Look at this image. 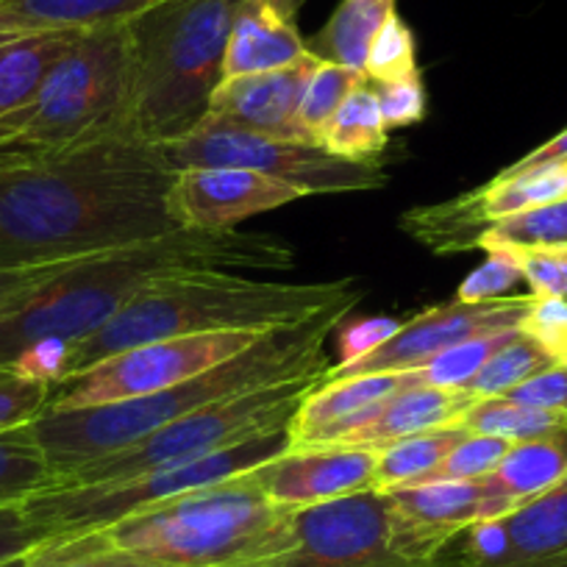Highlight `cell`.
Segmentation results:
<instances>
[{"label": "cell", "instance_id": "cell-34", "mask_svg": "<svg viewBox=\"0 0 567 567\" xmlns=\"http://www.w3.org/2000/svg\"><path fill=\"white\" fill-rule=\"evenodd\" d=\"M515 443H506V440L498 437H487V434H471L445 456L443 465L437 467L434 473L423 478V482H467V478H484L501 465L509 449ZM420 484V482H417Z\"/></svg>", "mask_w": 567, "mask_h": 567}, {"label": "cell", "instance_id": "cell-24", "mask_svg": "<svg viewBox=\"0 0 567 567\" xmlns=\"http://www.w3.org/2000/svg\"><path fill=\"white\" fill-rule=\"evenodd\" d=\"M318 145L331 156L359 165H379L386 148V125L381 114L379 92L370 81L359 84L342 101L334 117L318 134Z\"/></svg>", "mask_w": 567, "mask_h": 567}, {"label": "cell", "instance_id": "cell-44", "mask_svg": "<svg viewBox=\"0 0 567 567\" xmlns=\"http://www.w3.org/2000/svg\"><path fill=\"white\" fill-rule=\"evenodd\" d=\"M559 159H567V128L559 131V134L554 136V140L543 142L539 148L528 151L523 159H517L515 165L504 167L501 173H506V176H512V173H523V171H532V167H543V165H550V162H559Z\"/></svg>", "mask_w": 567, "mask_h": 567}, {"label": "cell", "instance_id": "cell-25", "mask_svg": "<svg viewBox=\"0 0 567 567\" xmlns=\"http://www.w3.org/2000/svg\"><path fill=\"white\" fill-rule=\"evenodd\" d=\"M390 14H395V0H342L320 34L307 42L309 51L323 62L364 73L370 45Z\"/></svg>", "mask_w": 567, "mask_h": 567}, {"label": "cell", "instance_id": "cell-17", "mask_svg": "<svg viewBox=\"0 0 567 567\" xmlns=\"http://www.w3.org/2000/svg\"><path fill=\"white\" fill-rule=\"evenodd\" d=\"M375 465H379V451L334 445V449L287 451L278 460L250 471V476L272 504L303 509L370 489L375 482Z\"/></svg>", "mask_w": 567, "mask_h": 567}, {"label": "cell", "instance_id": "cell-4", "mask_svg": "<svg viewBox=\"0 0 567 567\" xmlns=\"http://www.w3.org/2000/svg\"><path fill=\"white\" fill-rule=\"evenodd\" d=\"M359 298L362 292L353 290L351 281L276 284L245 278L239 272L176 278L136 296L95 334L70 346L64 379L142 342L215 331L287 329L329 307Z\"/></svg>", "mask_w": 567, "mask_h": 567}, {"label": "cell", "instance_id": "cell-9", "mask_svg": "<svg viewBox=\"0 0 567 567\" xmlns=\"http://www.w3.org/2000/svg\"><path fill=\"white\" fill-rule=\"evenodd\" d=\"M326 379L329 375H303V379L281 381V384L209 403L187 417L162 425L159 432L148 434L117 454L97 456V460L64 473L53 487L123 482V478L142 476V473L159 471V467L184 465V462L200 460L215 451L231 449L261 432L284 429V425H290L303 398Z\"/></svg>", "mask_w": 567, "mask_h": 567}, {"label": "cell", "instance_id": "cell-22", "mask_svg": "<svg viewBox=\"0 0 567 567\" xmlns=\"http://www.w3.org/2000/svg\"><path fill=\"white\" fill-rule=\"evenodd\" d=\"M484 478L506 515L543 495L567 478V423L543 437L515 443L501 465Z\"/></svg>", "mask_w": 567, "mask_h": 567}, {"label": "cell", "instance_id": "cell-40", "mask_svg": "<svg viewBox=\"0 0 567 567\" xmlns=\"http://www.w3.org/2000/svg\"><path fill=\"white\" fill-rule=\"evenodd\" d=\"M501 398H509V401L526 403V406L534 409H545V412L567 414V364H550V368L539 370L537 375L526 379Z\"/></svg>", "mask_w": 567, "mask_h": 567}, {"label": "cell", "instance_id": "cell-10", "mask_svg": "<svg viewBox=\"0 0 567 567\" xmlns=\"http://www.w3.org/2000/svg\"><path fill=\"white\" fill-rule=\"evenodd\" d=\"M434 548L384 489H359L296 509L292 545L270 567H423Z\"/></svg>", "mask_w": 567, "mask_h": 567}, {"label": "cell", "instance_id": "cell-15", "mask_svg": "<svg viewBox=\"0 0 567 567\" xmlns=\"http://www.w3.org/2000/svg\"><path fill=\"white\" fill-rule=\"evenodd\" d=\"M307 198L298 187L234 167H193L173 173L167 212L178 228L228 231L248 217Z\"/></svg>", "mask_w": 567, "mask_h": 567}, {"label": "cell", "instance_id": "cell-16", "mask_svg": "<svg viewBox=\"0 0 567 567\" xmlns=\"http://www.w3.org/2000/svg\"><path fill=\"white\" fill-rule=\"evenodd\" d=\"M320 62L323 59L309 51L287 68L223 79L212 92L209 112L204 120L254 131L272 140L309 142L298 123V106Z\"/></svg>", "mask_w": 567, "mask_h": 567}, {"label": "cell", "instance_id": "cell-13", "mask_svg": "<svg viewBox=\"0 0 567 567\" xmlns=\"http://www.w3.org/2000/svg\"><path fill=\"white\" fill-rule=\"evenodd\" d=\"M534 296L495 298L484 303H445L420 312L409 323L398 326L390 337L364 351L362 357L348 359L331 368L329 379H348V375H375V373H406L420 370L440 353L476 340L484 334L520 329L526 320Z\"/></svg>", "mask_w": 567, "mask_h": 567}, {"label": "cell", "instance_id": "cell-18", "mask_svg": "<svg viewBox=\"0 0 567 567\" xmlns=\"http://www.w3.org/2000/svg\"><path fill=\"white\" fill-rule=\"evenodd\" d=\"M423 384L417 370L406 373L348 375L326 379L301 401L290 420V451L331 449L348 432L368 423L373 409L386 398Z\"/></svg>", "mask_w": 567, "mask_h": 567}, {"label": "cell", "instance_id": "cell-47", "mask_svg": "<svg viewBox=\"0 0 567 567\" xmlns=\"http://www.w3.org/2000/svg\"><path fill=\"white\" fill-rule=\"evenodd\" d=\"M7 37H9V34H0V42H3V40H7Z\"/></svg>", "mask_w": 567, "mask_h": 567}, {"label": "cell", "instance_id": "cell-20", "mask_svg": "<svg viewBox=\"0 0 567 567\" xmlns=\"http://www.w3.org/2000/svg\"><path fill=\"white\" fill-rule=\"evenodd\" d=\"M473 403L476 401L465 390H454V386H409V390L381 401L368 423L348 432L337 445L381 451L398 440L412 437V434L432 432L443 425H460Z\"/></svg>", "mask_w": 567, "mask_h": 567}, {"label": "cell", "instance_id": "cell-39", "mask_svg": "<svg viewBox=\"0 0 567 567\" xmlns=\"http://www.w3.org/2000/svg\"><path fill=\"white\" fill-rule=\"evenodd\" d=\"M379 92L381 114H384V125L390 128H406V125L420 123L425 117V86L417 73L406 75L392 84H373Z\"/></svg>", "mask_w": 567, "mask_h": 567}, {"label": "cell", "instance_id": "cell-5", "mask_svg": "<svg viewBox=\"0 0 567 567\" xmlns=\"http://www.w3.org/2000/svg\"><path fill=\"white\" fill-rule=\"evenodd\" d=\"M292 517L296 509L272 504L245 473L56 545L167 567H270L290 550Z\"/></svg>", "mask_w": 567, "mask_h": 567}, {"label": "cell", "instance_id": "cell-38", "mask_svg": "<svg viewBox=\"0 0 567 567\" xmlns=\"http://www.w3.org/2000/svg\"><path fill=\"white\" fill-rule=\"evenodd\" d=\"M556 362L567 364V298H537L520 326Z\"/></svg>", "mask_w": 567, "mask_h": 567}, {"label": "cell", "instance_id": "cell-42", "mask_svg": "<svg viewBox=\"0 0 567 567\" xmlns=\"http://www.w3.org/2000/svg\"><path fill=\"white\" fill-rule=\"evenodd\" d=\"M45 545V534L31 523L23 504L0 506V565L34 554Z\"/></svg>", "mask_w": 567, "mask_h": 567}, {"label": "cell", "instance_id": "cell-36", "mask_svg": "<svg viewBox=\"0 0 567 567\" xmlns=\"http://www.w3.org/2000/svg\"><path fill=\"white\" fill-rule=\"evenodd\" d=\"M487 254H489L487 261H484L482 267H476V270L460 284L456 301L462 303L495 301V298H504L517 281H523L520 267H517L515 256H512L509 250H487Z\"/></svg>", "mask_w": 567, "mask_h": 567}, {"label": "cell", "instance_id": "cell-14", "mask_svg": "<svg viewBox=\"0 0 567 567\" xmlns=\"http://www.w3.org/2000/svg\"><path fill=\"white\" fill-rule=\"evenodd\" d=\"M445 567H567V478L498 520L456 534Z\"/></svg>", "mask_w": 567, "mask_h": 567}, {"label": "cell", "instance_id": "cell-7", "mask_svg": "<svg viewBox=\"0 0 567 567\" xmlns=\"http://www.w3.org/2000/svg\"><path fill=\"white\" fill-rule=\"evenodd\" d=\"M125 25L84 31L29 106L0 117V156H56L128 134Z\"/></svg>", "mask_w": 567, "mask_h": 567}, {"label": "cell", "instance_id": "cell-32", "mask_svg": "<svg viewBox=\"0 0 567 567\" xmlns=\"http://www.w3.org/2000/svg\"><path fill=\"white\" fill-rule=\"evenodd\" d=\"M515 331H498V334H484L476 337V340H467L462 346L451 348V351L440 353L437 359H432L429 364L417 370L420 381L429 386H454V390H462L478 370L487 364V359L509 340Z\"/></svg>", "mask_w": 567, "mask_h": 567}, {"label": "cell", "instance_id": "cell-45", "mask_svg": "<svg viewBox=\"0 0 567 567\" xmlns=\"http://www.w3.org/2000/svg\"><path fill=\"white\" fill-rule=\"evenodd\" d=\"M0 567H29V556H20V559H12V561H3Z\"/></svg>", "mask_w": 567, "mask_h": 567}, {"label": "cell", "instance_id": "cell-29", "mask_svg": "<svg viewBox=\"0 0 567 567\" xmlns=\"http://www.w3.org/2000/svg\"><path fill=\"white\" fill-rule=\"evenodd\" d=\"M565 423L567 414L545 412V409L526 406L509 398H482L467 409L460 425L471 434H487L506 443H526V440L556 432Z\"/></svg>", "mask_w": 567, "mask_h": 567}, {"label": "cell", "instance_id": "cell-31", "mask_svg": "<svg viewBox=\"0 0 567 567\" xmlns=\"http://www.w3.org/2000/svg\"><path fill=\"white\" fill-rule=\"evenodd\" d=\"M364 81H368L364 73L346 68V64H318V70L312 73L307 92H303L301 97V106H298V123H301L309 142L318 145V134L323 131V125L334 117V112L342 106V101H346L359 84H364Z\"/></svg>", "mask_w": 567, "mask_h": 567}, {"label": "cell", "instance_id": "cell-43", "mask_svg": "<svg viewBox=\"0 0 567 567\" xmlns=\"http://www.w3.org/2000/svg\"><path fill=\"white\" fill-rule=\"evenodd\" d=\"M73 261H45V265H23V267H0V307L12 303L14 298L25 296V292L37 290L42 284H48L51 278H56L59 272L68 270Z\"/></svg>", "mask_w": 567, "mask_h": 567}, {"label": "cell", "instance_id": "cell-35", "mask_svg": "<svg viewBox=\"0 0 567 567\" xmlns=\"http://www.w3.org/2000/svg\"><path fill=\"white\" fill-rule=\"evenodd\" d=\"M53 398V384L0 370V432H14L42 417Z\"/></svg>", "mask_w": 567, "mask_h": 567}, {"label": "cell", "instance_id": "cell-27", "mask_svg": "<svg viewBox=\"0 0 567 567\" xmlns=\"http://www.w3.org/2000/svg\"><path fill=\"white\" fill-rule=\"evenodd\" d=\"M473 248L567 250V198L548 206H539V209H528L520 212V215L489 223V226L484 228V231H478V237L473 239Z\"/></svg>", "mask_w": 567, "mask_h": 567}, {"label": "cell", "instance_id": "cell-37", "mask_svg": "<svg viewBox=\"0 0 567 567\" xmlns=\"http://www.w3.org/2000/svg\"><path fill=\"white\" fill-rule=\"evenodd\" d=\"M537 298H567V250H509Z\"/></svg>", "mask_w": 567, "mask_h": 567}, {"label": "cell", "instance_id": "cell-11", "mask_svg": "<svg viewBox=\"0 0 567 567\" xmlns=\"http://www.w3.org/2000/svg\"><path fill=\"white\" fill-rule=\"evenodd\" d=\"M173 173L193 167H234L298 187L303 195L370 193L386 184L379 165H359L331 156L312 142L272 140L234 125L200 120L189 134L156 145Z\"/></svg>", "mask_w": 567, "mask_h": 567}, {"label": "cell", "instance_id": "cell-2", "mask_svg": "<svg viewBox=\"0 0 567 567\" xmlns=\"http://www.w3.org/2000/svg\"><path fill=\"white\" fill-rule=\"evenodd\" d=\"M292 250L270 237L178 228L165 237L84 256L48 284L0 307V370L18 373L42 346H75L159 284L206 272L284 270Z\"/></svg>", "mask_w": 567, "mask_h": 567}, {"label": "cell", "instance_id": "cell-21", "mask_svg": "<svg viewBox=\"0 0 567 567\" xmlns=\"http://www.w3.org/2000/svg\"><path fill=\"white\" fill-rule=\"evenodd\" d=\"M159 0H0V34L125 25Z\"/></svg>", "mask_w": 567, "mask_h": 567}, {"label": "cell", "instance_id": "cell-46", "mask_svg": "<svg viewBox=\"0 0 567 567\" xmlns=\"http://www.w3.org/2000/svg\"><path fill=\"white\" fill-rule=\"evenodd\" d=\"M423 567H445L443 561H434V565H423Z\"/></svg>", "mask_w": 567, "mask_h": 567}, {"label": "cell", "instance_id": "cell-12", "mask_svg": "<svg viewBox=\"0 0 567 567\" xmlns=\"http://www.w3.org/2000/svg\"><path fill=\"white\" fill-rule=\"evenodd\" d=\"M267 331H215L142 342L59 381L45 412L103 406L184 384L248 351Z\"/></svg>", "mask_w": 567, "mask_h": 567}, {"label": "cell", "instance_id": "cell-19", "mask_svg": "<svg viewBox=\"0 0 567 567\" xmlns=\"http://www.w3.org/2000/svg\"><path fill=\"white\" fill-rule=\"evenodd\" d=\"M403 517L443 554L445 545L476 523L504 517V506L489 489L487 478L456 482H420L384 489Z\"/></svg>", "mask_w": 567, "mask_h": 567}, {"label": "cell", "instance_id": "cell-30", "mask_svg": "<svg viewBox=\"0 0 567 567\" xmlns=\"http://www.w3.org/2000/svg\"><path fill=\"white\" fill-rule=\"evenodd\" d=\"M550 364H556V359L550 357L534 337H528L526 331L520 329L487 359V364H484L462 390H465L473 401H482V398H501L509 390H515L517 384H523L526 379L537 375L539 370L550 368Z\"/></svg>", "mask_w": 567, "mask_h": 567}, {"label": "cell", "instance_id": "cell-41", "mask_svg": "<svg viewBox=\"0 0 567 567\" xmlns=\"http://www.w3.org/2000/svg\"><path fill=\"white\" fill-rule=\"evenodd\" d=\"M29 567H167L156 561L134 559L123 554H106V550H73L64 545L45 543L29 554Z\"/></svg>", "mask_w": 567, "mask_h": 567}, {"label": "cell", "instance_id": "cell-6", "mask_svg": "<svg viewBox=\"0 0 567 567\" xmlns=\"http://www.w3.org/2000/svg\"><path fill=\"white\" fill-rule=\"evenodd\" d=\"M243 0H159L128 31V134L165 145L209 112Z\"/></svg>", "mask_w": 567, "mask_h": 567}, {"label": "cell", "instance_id": "cell-23", "mask_svg": "<svg viewBox=\"0 0 567 567\" xmlns=\"http://www.w3.org/2000/svg\"><path fill=\"white\" fill-rule=\"evenodd\" d=\"M84 31H37L9 34L0 42V117L29 106L59 59Z\"/></svg>", "mask_w": 567, "mask_h": 567}, {"label": "cell", "instance_id": "cell-33", "mask_svg": "<svg viewBox=\"0 0 567 567\" xmlns=\"http://www.w3.org/2000/svg\"><path fill=\"white\" fill-rule=\"evenodd\" d=\"M412 73H417L414 34L395 12L386 18V23L375 34L373 45H370L368 62H364V79L370 84H392V81H401Z\"/></svg>", "mask_w": 567, "mask_h": 567}, {"label": "cell", "instance_id": "cell-3", "mask_svg": "<svg viewBox=\"0 0 567 567\" xmlns=\"http://www.w3.org/2000/svg\"><path fill=\"white\" fill-rule=\"evenodd\" d=\"M357 303H337L303 323L267 331L245 353L171 390L73 412H45L29 429L59 478L97 456L117 454L209 403L303 375H329L334 364L329 362L326 342Z\"/></svg>", "mask_w": 567, "mask_h": 567}, {"label": "cell", "instance_id": "cell-28", "mask_svg": "<svg viewBox=\"0 0 567 567\" xmlns=\"http://www.w3.org/2000/svg\"><path fill=\"white\" fill-rule=\"evenodd\" d=\"M56 471L34 440L29 425L0 432V506L23 504L31 495L51 489Z\"/></svg>", "mask_w": 567, "mask_h": 567}, {"label": "cell", "instance_id": "cell-1", "mask_svg": "<svg viewBox=\"0 0 567 567\" xmlns=\"http://www.w3.org/2000/svg\"><path fill=\"white\" fill-rule=\"evenodd\" d=\"M156 145L112 136L56 156H0V267L45 265L178 231Z\"/></svg>", "mask_w": 567, "mask_h": 567}, {"label": "cell", "instance_id": "cell-8", "mask_svg": "<svg viewBox=\"0 0 567 567\" xmlns=\"http://www.w3.org/2000/svg\"><path fill=\"white\" fill-rule=\"evenodd\" d=\"M287 451H290V425L261 432L245 443L215 451L200 460L159 467V471L142 473V476L123 478V482L42 489L23 501V509L31 523L45 534V543H62V539L81 537V534L101 532L123 517L162 504V501L245 476V473L284 456Z\"/></svg>", "mask_w": 567, "mask_h": 567}, {"label": "cell", "instance_id": "cell-26", "mask_svg": "<svg viewBox=\"0 0 567 567\" xmlns=\"http://www.w3.org/2000/svg\"><path fill=\"white\" fill-rule=\"evenodd\" d=\"M465 437L467 432L462 425H443V429L412 434V437L386 445L379 451L373 489H395L423 482Z\"/></svg>", "mask_w": 567, "mask_h": 567}]
</instances>
